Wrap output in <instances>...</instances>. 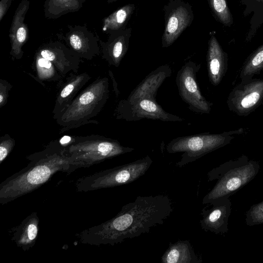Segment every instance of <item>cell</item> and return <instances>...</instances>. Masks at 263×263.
Returning a JSON list of instances; mask_svg holds the SVG:
<instances>
[{"instance_id":"obj_1","label":"cell","mask_w":263,"mask_h":263,"mask_svg":"<svg viewBox=\"0 0 263 263\" xmlns=\"http://www.w3.org/2000/svg\"><path fill=\"white\" fill-rule=\"evenodd\" d=\"M173 210L172 202L166 195L139 196L123 205L113 218L76 236L84 244L114 246L163 224Z\"/></svg>"},{"instance_id":"obj_2","label":"cell","mask_w":263,"mask_h":263,"mask_svg":"<svg viewBox=\"0 0 263 263\" xmlns=\"http://www.w3.org/2000/svg\"><path fill=\"white\" fill-rule=\"evenodd\" d=\"M27 158L28 165L0 184V203L12 201L30 193L46 183L59 172L68 173L80 168L65 153L59 142L53 141L42 151Z\"/></svg>"},{"instance_id":"obj_3","label":"cell","mask_w":263,"mask_h":263,"mask_svg":"<svg viewBox=\"0 0 263 263\" xmlns=\"http://www.w3.org/2000/svg\"><path fill=\"white\" fill-rule=\"evenodd\" d=\"M109 96L108 78L98 77L81 91L69 106L56 118L62 126L60 133L89 123L98 124L92 119L102 110Z\"/></svg>"},{"instance_id":"obj_4","label":"cell","mask_w":263,"mask_h":263,"mask_svg":"<svg viewBox=\"0 0 263 263\" xmlns=\"http://www.w3.org/2000/svg\"><path fill=\"white\" fill-rule=\"evenodd\" d=\"M255 162L247 160L229 161L213 168L208 174V181L217 180L213 189L202 199L203 204L229 198L250 181L259 171Z\"/></svg>"},{"instance_id":"obj_5","label":"cell","mask_w":263,"mask_h":263,"mask_svg":"<svg viewBox=\"0 0 263 263\" xmlns=\"http://www.w3.org/2000/svg\"><path fill=\"white\" fill-rule=\"evenodd\" d=\"M64 147L66 154L80 167H88L106 159L130 153L134 148L125 147L117 140L100 136H72L71 141Z\"/></svg>"},{"instance_id":"obj_6","label":"cell","mask_w":263,"mask_h":263,"mask_svg":"<svg viewBox=\"0 0 263 263\" xmlns=\"http://www.w3.org/2000/svg\"><path fill=\"white\" fill-rule=\"evenodd\" d=\"M153 160L148 156L136 161L80 178L76 182L78 192H86L131 183L142 177Z\"/></svg>"},{"instance_id":"obj_7","label":"cell","mask_w":263,"mask_h":263,"mask_svg":"<svg viewBox=\"0 0 263 263\" xmlns=\"http://www.w3.org/2000/svg\"><path fill=\"white\" fill-rule=\"evenodd\" d=\"M117 119L126 121H136L143 119L158 120L165 122H181L183 118L166 112L156 102L142 98L130 102L126 99L121 100L115 110Z\"/></svg>"},{"instance_id":"obj_8","label":"cell","mask_w":263,"mask_h":263,"mask_svg":"<svg viewBox=\"0 0 263 263\" xmlns=\"http://www.w3.org/2000/svg\"><path fill=\"white\" fill-rule=\"evenodd\" d=\"M200 65L189 61L177 72L176 83L182 100L195 113H206L209 105L201 95L197 83V73Z\"/></svg>"},{"instance_id":"obj_9","label":"cell","mask_w":263,"mask_h":263,"mask_svg":"<svg viewBox=\"0 0 263 263\" xmlns=\"http://www.w3.org/2000/svg\"><path fill=\"white\" fill-rule=\"evenodd\" d=\"M218 146L214 137L197 134L178 137L172 140L166 146L168 153H183L176 166L182 167L200 158Z\"/></svg>"},{"instance_id":"obj_10","label":"cell","mask_w":263,"mask_h":263,"mask_svg":"<svg viewBox=\"0 0 263 263\" xmlns=\"http://www.w3.org/2000/svg\"><path fill=\"white\" fill-rule=\"evenodd\" d=\"M165 28L162 46L172 45L183 31L190 26L194 14L191 6L182 0H170L164 7Z\"/></svg>"},{"instance_id":"obj_11","label":"cell","mask_w":263,"mask_h":263,"mask_svg":"<svg viewBox=\"0 0 263 263\" xmlns=\"http://www.w3.org/2000/svg\"><path fill=\"white\" fill-rule=\"evenodd\" d=\"M210 209L202 210L200 220L201 228L205 232L216 234H223L228 229V220L231 213V202L229 198H224L209 203Z\"/></svg>"},{"instance_id":"obj_12","label":"cell","mask_w":263,"mask_h":263,"mask_svg":"<svg viewBox=\"0 0 263 263\" xmlns=\"http://www.w3.org/2000/svg\"><path fill=\"white\" fill-rule=\"evenodd\" d=\"M90 79L91 76L86 72L80 74L71 72L66 78V81L62 83L61 87L57 93L52 111L54 120L69 106Z\"/></svg>"},{"instance_id":"obj_13","label":"cell","mask_w":263,"mask_h":263,"mask_svg":"<svg viewBox=\"0 0 263 263\" xmlns=\"http://www.w3.org/2000/svg\"><path fill=\"white\" fill-rule=\"evenodd\" d=\"M172 74V69L168 65L157 67L151 71L131 92L126 100L134 102L147 98L156 100L157 91L163 82Z\"/></svg>"},{"instance_id":"obj_14","label":"cell","mask_w":263,"mask_h":263,"mask_svg":"<svg viewBox=\"0 0 263 263\" xmlns=\"http://www.w3.org/2000/svg\"><path fill=\"white\" fill-rule=\"evenodd\" d=\"M39 218L36 212L26 217L11 230V239L17 247L27 251L35 243L39 233Z\"/></svg>"},{"instance_id":"obj_15","label":"cell","mask_w":263,"mask_h":263,"mask_svg":"<svg viewBox=\"0 0 263 263\" xmlns=\"http://www.w3.org/2000/svg\"><path fill=\"white\" fill-rule=\"evenodd\" d=\"M163 263H201L202 260L195 253L189 240L170 242L161 257Z\"/></svg>"},{"instance_id":"obj_16","label":"cell","mask_w":263,"mask_h":263,"mask_svg":"<svg viewBox=\"0 0 263 263\" xmlns=\"http://www.w3.org/2000/svg\"><path fill=\"white\" fill-rule=\"evenodd\" d=\"M131 28L122 29L106 49L104 58L110 65L118 67L129 47Z\"/></svg>"},{"instance_id":"obj_17","label":"cell","mask_w":263,"mask_h":263,"mask_svg":"<svg viewBox=\"0 0 263 263\" xmlns=\"http://www.w3.org/2000/svg\"><path fill=\"white\" fill-rule=\"evenodd\" d=\"M41 55L50 61L62 76H65L70 71L78 72L80 67L78 57L66 56L48 49L42 50Z\"/></svg>"},{"instance_id":"obj_18","label":"cell","mask_w":263,"mask_h":263,"mask_svg":"<svg viewBox=\"0 0 263 263\" xmlns=\"http://www.w3.org/2000/svg\"><path fill=\"white\" fill-rule=\"evenodd\" d=\"M35 67L37 77L42 81H55L62 77L54 64L42 56L36 59Z\"/></svg>"},{"instance_id":"obj_19","label":"cell","mask_w":263,"mask_h":263,"mask_svg":"<svg viewBox=\"0 0 263 263\" xmlns=\"http://www.w3.org/2000/svg\"><path fill=\"white\" fill-rule=\"evenodd\" d=\"M135 9L133 4H128L120 8L106 20L107 26L111 29H119L126 25Z\"/></svg>"},{"instance_id":"obj_20","label":"cell","mask_w":263,"mask_h":263,"mask_svg":"<svg viewBox=\"0 0 263 263\" xmlns=\"http://www.w3.org/2000/svg\"><path fill=\"white\" fill-rule=\"evenodd\" d=\"M211 8L218 20L224 25L232 22V17L227 0H208Z\"/></svg>"},{"instance_id":"obj_21","label":"cell","mask_w":263,"mask_h":263,"mask_svg":"<svg viewBox=\"0 0 263 263\" xmlns=\"http://www.w3.org/2000/svg\"><path fill=\"white\" fill-rule=\"evenodd\" d=\"M246 215V222L248 226H253L263 223V200L252 205Z\"/></svg>"},{"instance_id":"obj_22","label":"cell","mask_w":263,"mask_h":263,"mask_svg":"<svg viewBox=\"0 0 263 263\" xmlns=\"http://www.w3.org/2000/svg\"><path fill=\"white\" fill-rule=\"evenodd\" d=\"M15 144V140L6 134L0 138V164L8 156Z\"/></svg>"},{"instance_id":"obj_23","label":"cell","mask_w":263,"mask_h":263,"mask_svg":"<svg viewBox=\"0 0 263 263\" xmlns=\"http://www.w3.org/2000/svg\"><path fill=\"white\" fill-rule=\"evenodd\" d=\"M12 85L7 80L0 79V108L4 106L8 102L9 92Z\"/></svg>"},{"instance_id":"obj_24","label":"cell","mask_w":263,"mask_h":263,"mask_svg":"<svg viewBox=\"0 0 263 263\" xmlns=\"http://www.w3.org/2000/svg\"><path fill=\"white\" fill-rule=\"evenodd\" d=\"M259 99V94L254 92L246 96L241 101V105L243 108H248L254 105Z\"/></svg>"},{"instance_id":"obj_25","label":"cell","mask_w":263,"mask_h":263,"mask_svg":"<svg viewBox=\"0 0 263 263\" xmlns=\"http://www.w3.org/2000/svg\"><path fill=\"white\" fill-rule=\"evenodd\" d=\"M69 41L71 46L75 51L77 52H82L83 51L82 42L78 35L76 34L71 35Z\"/></svg>"},{"instance_id":"obj_26","label":"cell","mask_w":263,"mask_h":263,"mask_svg":"<svg viewBox=\"0 0 263 263\" xmlns=\"http://www.w3.org/2000/svg\"><path fill=\"white\" fill-rule=\"evenodd\" d=\"M26 37V31L24 27H20L16 32V38L18 42L20 43L25 41Z\"/></svg>"},{"instance_id":"obj_27","label":"cell","mask_w":263,"mask_h":263,"mask_svg":"<svg viewBox=\"0 0 263 263\" xmlns=\"http://www.w3.org/2000/svg\"><path fill=\"white\" fill-rule=\"evenodd\" d=\"M263 61V49L260 50L253 59L252 63L254 66L259 65Z\"/></svg>"},{"instance_id":"obj_28","label":"cell","mask_w":263,"mask_h":263,"mask_svg":"<svg viewBox=\"0 0 263 263\" xmlns=\"http://www.w3.org/2000/svg\"><path fill=\"white\" fill-rule=\"evenodd\" d=\"M72 139V136H65L60 139L59 142L62 146H65L71 141Z\"/></svg>"},{"instance_id":"obj_29","label":"cell","mask_w":263,"mask_h":263,"mask_svg":"<svg viewBox=\"0 0 263 263\" xmlns=\"http://www.w3.org/2000/svg\"><path fill=\"white\" fill-rule=\"evenodd\" d=\"M109 74L110 77L111 78L112 81L113 82V84H114L113 86H114V88L115 93L116 96H118L119 94V91L118 89L117 84L115 80V78L114 77V75H113L112 73L110 70L109 71Z\"/></svg>"}]
</instances>
